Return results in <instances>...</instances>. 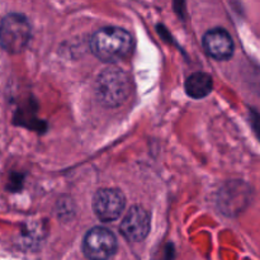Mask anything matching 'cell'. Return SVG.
I'll use <instances>...</instances> for the list:
<instances>
[{"label":"cell","mask_w":260,"mask_h":260,"mask_svg":"<svg viewBox=\"0 0 260 260\" xmlns=\"http://www.w3.org/2000/svg\"><path fill=\"white\" fill-rule=\"evenodd\" d=\"M30 40V24L19 13H10L0 20V47L8 53H19Z\"/></svg>","instance_id":"cell-3"},{"label":"cell","mask_w":260,"mask_h":260,"mask_svg":"<svg viewBox=\"0 0 260 260\" xmlns=\"http://www.w3.org/2000/svg\"><path fill=\"white\" fill-rule=\"evenodd\" d=\"M134 46L132 36L119 27H106L96 30L90 41L91 52L102 61L117 62L129 55Z\"/></svg>","instance_id":"cell-1"},{"label":"cell","mask_w":260,"mask_h":260,"mask_svg":"<svg viewBox=\"0 0 260 260\" xmlns=\"http://www.w3.org/2000/svg\"><path fill=\"white\" fill-rule=\"evenodd\" d=\"M117 250V239L106 228H93L83 241V251L89 260H109Z\"/></svg>","instance_id":"cell-4"},{"label":"cell","mask_w":260,"mask_h":260,"mask_svg":"<svg viewBox=\"0 0 260 260\" xmlns=\"http://www.w3.org/2000/svg\"><path fill=\"white\" fill-rule=\"evenodd\" d=\"M213 81L211 75L203 71H197L188 76L185 81V91L189 96L194 99H201L207 96L212 91Z\"/></svg>","instance_id":"cell-8"},{"label":"cell","mask_w":260,"mask_h":260,"mask_svg":"<svg viewBox=\"0 0 260 260\" xmlns=\"http://www.w3.org/2000/svg\"><path fill=\"white\" fill-rule=\"evenodd\" d=\"M119 230L124 239L132 243H140L146 238L150 231L149 213L142 207L134 206L122 220Z\"/></svg>","instance_id":"cell-6"},{"label":"cell","mask_w":260,"mask_h":260,"mask_svg":"<svg viewBox=\"0 0 260 260\" xmlns=\"http://www.w3.org/2000/svg\"><path fill=\"white\" fill-rule=\"evenodd\" d=\"M126 200L123 193L116 188H104L98 190L93 198V210L96 217L103 222L117 220L123 212Z\"/></svg>","instance_id":"cell-5"},{"label":"cell","mask_w":260,"mask_h":260,"mask_svg":"<svg viewBox=\"0 0 260 260\" xmlns=\"http://www.w3.org/2000/svg\"><path fill=\"white\" fill-rule=\"evenodd\" d=\"M203 47L216 60H228L234 53V41L225 29L215 28L203 36Z\"/></svg>","instance_id":"cell-7"},{"label":"cell","mask_w":260,"mask_h":260,"mask_svg":"<svg viewBox=\"0 0 260 260\" xmlns=\"http://www.w3.org/2000/svg\"><path fill=\"white\" fill-rule=\"evenodd\" d=\"M129 94V80L124 71L117 68L106 69L95 84V95L101 104L114 108L123 103Z\"/></svg>","instance_id":"cell-2"}]
</instances>
